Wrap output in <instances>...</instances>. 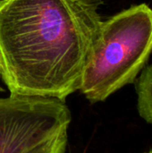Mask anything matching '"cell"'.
Instances as JSON below:
<instances>
[{
    "label": "cell",
    "instance_id": "1",
    "mask_svg": "<svg viewBox=\"0 0 152 153\" xmlns=\"http://www.w3.org/2000/svg\"><path fill=\"white\" fill-rule=\"evenodd\" d=\"M99 0H0L2 80L10 94L79 91L102 22Z\"/></svg>",
    "mask_w": 152,
    "mask_h": 153
},
{
    "label": "cell",
    "instance_id": "2",
    "mask_svg": "<svg viewBox=\"0 0 152 153\" xmlns=\"http://www.w3.org/2000/svg\"><path fill=\"white\" fill-rule=\"evenodd\" d=\"M152 53V9L133 5L102 21L79 91L90 103L105 101L133 83Z\"/></svg>",
    "mask_w": 152,
    "mask_h": 153
},
{
    "label": "cell",
    "instance_id": "3",
    "mask_svg": "<svg viewBox=\"0 0 152 153\" xmlns=\"http://www.w3.org/2000/svg\"><path fill=\"white\" fill-rule=\"evenodd\" d=\"M65 101L10 94L0 98V153H25L68 130Z\"/></svg>",
    "mask_w": 152,
    "mask_h": 153
},
{
    "label": "cell",
    "instance_id": "4",
    "mask_svg": "<svg viewBox=\"0 0 152 153\" xmlns=\"http://www.w3.org/2000/svg\"><path fill=\"white\" fill-rule=\"evenodd\" d=\"M136 91L139 114L152 126V65L142 71L136 83Z\"/></svg>",
    "mask_w": 152,
    "mask_h": 153
},
{
    "label": "cell",
    "instance_id": "5",
    "mask_svg": "<svg viewBox=\"0 0 152 153\" xmlns=\"http://www.w3.org/2000/svg\"><path fill=\"white\" fill-rule=\"evenodd\" d=\"M66 146L67 131L25 153H65Z\"/></svg>",
    "mask_w": 152,
    "mask_h": 153
},
{
    "label": "cell",
    "instance_id": "6",
    "mask_svg": "<svg viewBox=\"0 0 152 153\" xmlns=\"http://www.w3.org/2000/svg\"><path fill=\"white\" fill-rule=\"evenodd\" d=\"M0 79H2V63H1V58H0ZM0 91H3L2 87L0 86Z\"/></svg>",
    "mask_w": 152,
    "mask_h": 153
},
{
    "label": "cell",
    "instance_id": "7",
    "mask_svg": "<svg viewBox=\"0 0 152 153\" xmlns=\"http://www.w3.org/2000/svg\"><path fill=\"white\" fill-rule=\"evenodd\" d=\"M149 153H152V152H149Z\"/></svg>",
    "mask_w": 152,
    "mask_h": 153
}]
</instances>
